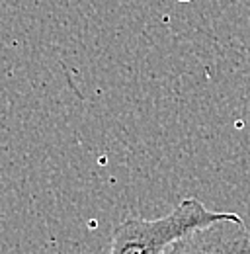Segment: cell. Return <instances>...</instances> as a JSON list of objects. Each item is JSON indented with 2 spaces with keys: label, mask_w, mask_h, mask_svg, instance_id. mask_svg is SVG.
I'll list each match as a JSON object with an SVG mask.
<instances>
[{
  "label": "cell",
  "mask_w": 250,
  "mask_h": 254,
  "mask_svg": "<svg viewBox=\"0 0 250 254\" xmlns=\"http://www.w3.org/2000/svg\"><path fill=\"white\" fill-rule=\"evenodd\" d=\"M235 211H213L197 197H184L170 213L156 219L127 217L110 241L106 254H162L166 247L188 231L217 219L233 217Z\"/></svg>",
  "instance_id": "cell-1"
},
{
  "label": "cell",
  "mask_w": 250,
  "mask_h": 254,
  "mask_svg": "<svg viewBox=\"0 0 250 254\" xmlns=\"http://www.w3.org/2000/svg\"><path fill=\"white\" fill-rule=\"evenodd\" d=\"M162 254H250V229L237 213L180 235Z\"/></svg>",
  "instance_id": "cell-2"
},
{
  "label": "cell",
  "mask_w": 250,
  "mask_h": 254,
  "mask_svg": "<svg viewBox=\"0 0 250 254\" xmlns=\"http://www.w3.org/2000/svg\"><path fill=\"white\" fill-rule=\"evenodd\" d=\"M176 2H191V0H176Z\"/></svg>",
  "instance_id": "cell-3"
}]
</instances>
